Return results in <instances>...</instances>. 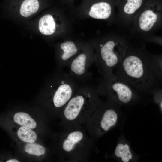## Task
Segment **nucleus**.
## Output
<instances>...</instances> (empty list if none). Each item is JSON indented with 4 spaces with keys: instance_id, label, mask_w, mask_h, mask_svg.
<instances>
[{
    "instance_id": "obj_1",
    "label": "nucleus",
    "mask_w": 162,
    "mask_h": 162,
    "mask_svg": "<svg viewBox=\"0 0 162 162\" xmlns=\"http://www.w3.org/2000/svg\"><path fill=\"white\" fill-rule=\"evenodd\" d=\"M113 71L141 96L151 95L155 89L161 87L162 70L143 45L130 43L125 56Z\"/></svg>"
},
{
    "instance_id": "obj_2",
    "label": "nucleus",
    "mask_w": 162,
    "mask_h": 162,
    "mask_svg": "<svg viewBox=\"0 0 162 162\" xmlns=\"http://www.w3.org/2000/svg\"><path fill=\"white\" fill-rule=\"evenodd\" d=\"M96 87L80 86L60 113L64 130L85 124L96 109L100 100Z\"/></svg>"
},
{
    "instance_id": "obj_3",
    "label": "nucleus",
    "mask_w": 162,
    "mask_h": 162,
    "mask_svg": "<svg viewBox=\"0 0 162 162\" xmlns=\"http://www.w3.org/2000/svg\"><path fill=\"white\" fill-rule=\"evenodd\" d=\"M96 88L99 95L120 106L133 104L141 98L130 84L113 71L101 76Z\"/></svg>"
},
{
    "instance_id": "obj_4",
    "label": "nucleus",
    "mask_w": 162,
    "mask_h": 162,
    "mask_svg": "<svg viewBox=\"0 0 162 162\" xmlns=\"http://www.w3.org/2000/svg\"><path fill=\"white\" fill-rule=\"evenodd\" d=\"M93 142L82 126L64 130L60 143L61 154L64 161H86L94 146Z\"/></svg>"
},
{
    "instance_id": "obj_5",
    "label": "nucleus",
    "mask_w": 162,
    "mask_h": 162,
    "mask_svg": "<svg viewBox=\"0 0 162 162\" xmlns=\"http://www.w3.org/2000/svg\"><path fill=\"white\" fill-rule=\"evenodd\" d=\"M120 107L108 100H100L85 124L86 129L93 141L101 137L117 125L121 115Z\"/></svg>"
},
{
    "instance_id": "obj_6",
    "label": "nucleus",
    "mask_w": 162,
    "mask_h": 162,
    "mask_svg": "<svg viewBox=\"0 0 162 162\" xmlns=\"http://www.w3.org/2000/svg\"><path fill=\"white\" fill-rule=\"evenodd\" d=\"M130 44L124 38L115 35L113 38L98 46L94 62L101 76L113 71L121 62Z\"/></svg>"
},
{
    "instance_id": "obj_7",
    "label": "nucleus",
    "mask_w": 162,
    "mask_h": 162,
    "mask_svg": "<svg viewBox=\"0 0 162 162\" xmlns=\"http://www.w3.org/2000/svg\"><path fill=\"white\" fill-rule=\"evenodd\" d=\"M162 7L161 0H146L133 20V28L142 34H151L160 26Z\"/></svg>"
},
{
    "instance_id": "obj_8",
    "label": "nucleus",
    "mask_w": 162,
    "mask_h": 162,
    "mask_svg": "<svg viewBox=\"0 0 162 162\" xmlns=\"http://www.w3.org/2000/svg\"><path fill=\"white\" fill-rule=\"evenodd\" d=\"M41 4V0H4L2 7L9 17L24 21L37 14Z\"/></svg>"
},
{
    "instance_id": "obj_9",
    "label": "nucleus",
    "mask_w": 162,
    "mask_h": 162,
    "mask_svg": "<svg viewBox=\"0 0 162 162\" xmlns=\"http://www.w3.org/2000/svg\"><path fill=\"white\" fill-rule=\"evenodd\" d=\"M94 62L95 56L82 53L70 63L69 74L77 81L85 82L89 80L92 74L89 69Z\"/></svg>"
},
{
    "instance_id": "obj_10",
    "label": "nucleus",
    "mask_w": 162,
    "mask_h": 162,
    "mask_svg": "<svg viewBox=\"0 0 162 162\" xmlns=\"http://www.w3.org/2000/svg\"><path fill=\"white\" fill-rule=\"evenodd\" d=\"M146 1L116 0V8L118 10L117 18L124 24L133 22L134 17L141 10Z\"/></svg>"
},
{
    "instance_id": "obj_11",
    "label": "nucleus",
    "mask_w": 162,
    "mask_h": 162,
    "mask_svg": "<svg viewBox=\"0 0 162 162\" xmlns=\"http://www.w3.org/2000/svg\"><path fill=\"white\" fill-rule=\"evenodd\" d=\"M112 156L122 162H134L139 158L137 155L132 150L129 142L122 135L118 140Z\"/></svg>"
},
{
    "instance_id": "obj_12",
    "label": "nucleus",
    "mask_w": 162,
    "mask_h": 162,
    "mask_svg": "<svg viewBox=\"0 0 162 162\" xmlns=\"http://www.w3.org/2000/svg\"><path fill=\"white\" fill-rule=\"evenodd\" d=\"M60 47L62 52L59 58V64L62 68L69 67L78 52L77 47L73 42L67 41L61 44Z\"/></svg>"
},
{
    "instance_id": "obj_13",
    "label": "nucleus",
    "mask_w": 162,
    "mask_h": 162,
    "mask_svg": "<svg viewBox=\"0 0 162 162\" xmlns=\"http://www.w3.org/2000/svg\"><path fill=\"white\" fill-rule=\"evenodd\" d=\"M34 27L37 32L45 35H50L55 32L56 25L53 16L50 14H45L36 20Z\"/></svg>"
},
{
    "instance_id": "obj_14",
    "label": "nucleus",
    "mask_w": 162,
    "mask_h": 162,
    "mask_svg": "<svg viewBox=\"0 0 162 162\" xmlns=\"http://www.w3.org/2000/svg\"><path fill=\"white\" fill-rule=\"evenodd\" d=\"M116 4H111L105 2H100L93 4L91 7L89 14L92 17L99 19L109 18L112 13Z\"/></svg>"
},
{
    "instance_id": "obj_15",
    "label": "nucleus",
    "mask_w": 162,
    "mask_h": 162,
    "mask_svg": "<svg viewBox=\"0 0 162 162\" xmlns=\"http://www.w3.org/2000/svg\"><path fill=\"white\" fill-rule=\"evenodd\" d=\"M15 122L23 127L31 129L35 128L37 124L35 121L28 113L24 112L16 113L14 117Z\"/></svg>"
},
{
    "instance_id": "obj_16",
    "label": "nucleus",
    "mask_w": 162,
    "mask_h": 162,
    "mask_svg": "<svg viewBox=\"0 0 162 162\" xmlns=\"http://www.w3.org/2000/svg\"><path fill=\"white\" fill-rule=\"evenodd\" d=\"M17 135L22 140L29 143L34 142L37 137L36 134L34 131L29 128L23 126L19 128L17 131Z\"/></svg>"
},
{
    "instance_id": "obj_17",
    "label": "nucleus",
    "mask_w": 162,
    "mask_h": 162,
    "mask_svg": "<svg viewBox=\"0 0 162 162\" xmlns=\"http://www.w3.org/2000/svg\"><path fill=\"white\" fill-rule=\"evenodd\" d=\"M24 150L29 154L38 156L44 154L46 151L45 148L43 146L33 143L26 145Z\"/></svg>"
},
{
    "instance_id": "obj_18",
    "label": "nucleus",
    "mask_w": 162,
    "mask_h": 162,
    "mask_svg": "<svg viewBox=\"0 0 162 162\" xmlns=\"http://www.w3.org/2000/svg\"><path fill=\"white\" fill-rule=\"evenodd\" d=\"M154 102L158 106L162 113V90L161 87L155 89L152 92Z\"/></svg>"
},
{
    "instance_id": "obj_19",
    "label": "nucleus",
    "mask_w": 162,
    "mask_h": 162,
    "mask_svg": "<svg viewBox=\"0 0 162 162\" xmlns=\"http://www.w3.org/2000/svg\"><path fill=\"white\" fill-rule=\"evenodd\" d=\"M19 161L16 159H12L7 160L6 162H19Z\"/></svg>"
}]
</instances>
